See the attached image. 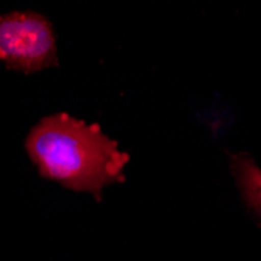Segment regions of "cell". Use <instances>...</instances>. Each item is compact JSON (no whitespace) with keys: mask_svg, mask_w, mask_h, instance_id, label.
<instances>
[{"mask_svg":"<svg viewBox=\"0 0 261 261\" xmlns=\"http://www.w3.org/2000/svg\"><path fill=\"white\" fill-rule=\"evenodd\" d=\"M23 147L39 175L97 202L107 186L124 183L130 155L102 127L67 113L45 116L29 132Z\"/></svg>","mask_w":261,"mask_h":261,"instance_id":"6da1fadb","label":"cell"},{"mask_svg":"<svg viewBox=\"0 0 261 261\" xmlns=\"http://www.w3.org/2000/svg\"><path fill=\"white\" fill-rule=\"evenodd\" d=\"M0 61L23 74L57 67V36L50 20L32 11L0 16Z\"/></svg>","mask_w":261,"mask_h":261,"instance_id":"7a4b0ae2","label":"cell"},{"mask_svg":"<svg viewBox=\"0 0 261 261\" xmlns=\"http://www.w3.org/2000/svg\"><path fill=\"white\" fill-rule=\"evenodd\" d=\"M230 169L247 208L261 221V168L247 153L230 156Z\"/></svg>","mask_w":261,"mask_h":261,"instance_id":"3957f363","label":"cell"}]
</instances>
